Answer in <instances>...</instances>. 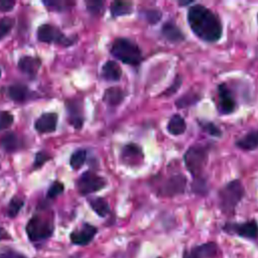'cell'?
<instances>
[{"mask_svg":"<svg viewBox=\"0 0 258 258\" xmlns=\"http://www.w3.org/2000/svg\"><path fill=\"white\" fill-rule=\"evenodd\" d=\"M9 235L8 233L6 232L5 229L3 228H0V240H3V239H9Z\"/></svg>","mask_w":258,"mask_h":258,"instance_id":"obj_42","label":"cell"},{"mask_svg":"<svg viewBox=\"0 0 258 258\" xmlns=\"http://www.w3.org/2000/svg\"><path fill=\"white\" fill-rule=\"evenodd\" d=\"M7 93L9 98L15 102H23L28 97V89L22 84H14L9 86Z\"/></svg>","mask_w":258,"mask_h":258,"instance_id":"obj_21","label":"cell"},{"mask_svg":"<svg viewBox=\"0 0 258 258\" xmlns=\"http://www.w3.org/2000/svg\"><path fill=\"white\" fill-rule=\"evenodd\" d=\"M187 23L191 31L203 41L214 43L223 35L220 17L202 4H194L187 10Z\"/></svg>","mask_w":258,"mask_h":258,"instance_id":"obj_1","label":"cell"},{"mask_svg":"<svg viewBox=\"0 0 258 258\" xmlns=\"http://www.w3.org/2000/svg\"><path fill=\"white\" fill-rule=\"evenodd\" d=\"M195 252L201 257V258H212L216 256L218 252V247L215 243H206L203 245H200L196 248H194Z\"/></svg>","mask_w":258,"mask_h":258,"instance_id":"obj_24","label":"cell"},{"mask_svg":"<svg viewBox=\"0 0 258 258\" xmlns=\"http://www.w3.org/2000/svg\"><path fill=\"white\" fill-rule=\"evenodd\" d=\"M122 157L126 163L135 165L143 158L142 149L137 144H127L122 150Z\"/></svg>","mask_w":258,"mask_h":258,"instance_id":"obj_16","label":"cell"},{"mask_svg":"<svg viewBox=\"0 0 258 258\" xmlns=\"http://www.w3.org/2000/svg\"><path fill=\"white\" fill-rule=\"evenodd\" d=\"M218 92V111L221 115H230L235 112L237 108V102L234 93L225 84H219L217 87Z\"/></svg>","mask_w":258,"mask_h":258,"instance_id":"obj_7","label":"cell"},{"mask_svg":"<svg viewBox=\"0 0 258 258\" xmlns=\"http://www.w3.org/2000/svg\"><path fill=\"white\" fill-rule=\"evenodd\" d=\"M87 157V152L85 149H78L76 150L70 159V164L74 169H79L80 167L83 166V164L86 161Z\"/></svg>","mask_w":258,"mask_h":258,"instance_id":"obj_28","label":"cell"},{"mask_svg":"<svg viewBox=\"0 0 258 258\" xmlns=\"http://www.w3.org/2000/svg\"><path fill=\"white\" fill-rule=\"evenodd\" d=\"M111 14L114 17L117 16H122V15H127L130 14L132 11V6L128 2H123V1H116L111 5Z\"/></svg>","mask_w":258,"mask_h":258,"instance_id":"obj_26","label":"cell"},{"mask_svg":"<svg viewBox=\"0 0 258 258\" xmlns=\"http://www.w3.org/2000/svg\"><path fill=\"white\" fill-rule=\"evenodd\" d=\"M52 232V223L40 216H33L26 225V234L31 242L43 241L49 238Z\"/></svg>","mask_w":258,"mask_h":258,"instance_id":"obj_5","label":"cell"},{"mask_svg":"<svg viewBox=\"0 0 258 258\" xmlns=\"http://www.w3.org/2000/svg\"><path fill=\"white\" fill-rule=\"evenodd\" d=\"M24 205V202L17 198V197H14L11 199L9 205H8V209H7V215L10 217V218H14L18 215L19 211L22 209Z\"/></svg>","mask_w":258,"mask_h":258,"instance_id":"obj_29","label":"cell"},{"mask_svg":"<svg viewBox=\"0 0 258 258\" xmlns=\"http://www.w3.org/2000/svg\"><path fill=\"white\" fill-rule=\"evenodd\" d=\"M142 16L149 24H155L161 19L162 13L158 9H145L142 11Z\"/></svg>","mask_w":258,"mask_h":258,"instance_id":"obj_30","label":"cell"},{"mask_svg":"<svg viewBox=\"0 0 258 258\" xmlns=\"http://www.w3.org/2000/svg\"><path fill=\"white\" fill-rule=\"evenodd\" d=\"M97 234V228L91 224L85 223L81 228L76 229L70 235L71 242L78 246H86L92 242Z\"/></svg>","mask_w":258,"mask_h":258,"instance_id":"obj_10","label":"cell"},{"mask_svg":"<svg viewBox=\"0 0 258 258\" xmlns=\"http://www.w3.org/2000/svg\"><path fill=\"white\" fill-rule=\"evenodd\" d=\"M86 5H87V9L94 15H98L102 13L104 9V2L102 1H87Z\"/></svg>","mask_w":258,"mask_h":258,"instance_id":"obj_33","label":"cell"},{"mask_svg":"<svg viewBox=\"0 0 258 258\" xmlns=\"http://www.w3.org/2000/svg\"><path fill=\"white\" fill-rule=\"evenodd\" d=\"M181 82H182V81H181V77L177 75V76L175 77V79L173 80L171 86L168 87V89L166 90L165 95H166V96H170V95L174 94V93L179 89V87H180V85H181Z\"/></svg>","mask_w":258,"mask_h":258,"instance_id":"obj_38","label":"cell"},{"mask_svg":"<svg viewBox=\"0 0 258 258\" xmlns=\"http://www.w3.org/2000/svg\"><path fill=\"white\" fill-rule=\"evenodd\" d=\"M50 158V156L44 152V151H39L36 153L35 155V159H34V164H33V167L34 168H39L43 165L44 162H46L48 159Z\"/></svg>","mask_w":258,"mask_h":258,"instance_id":"obj_36","label":"cell"},{"mask_svg":"<svg viewBox=\"0 0 258 258\" xmlns=\"http://www.w3.org/2000/svg\"><path fill=\"white\" fill-rule=\"evenodd\" d=\"M191 4H194V1H179L178 2V5L179 6H188V5H191Z\"/></svg>","mask_w":258,"mask_h":258,"instance_id":"obj_43","label":"cell"},{"mask_svg":"<svg viewBox=\"0 0 258 258\" xmlns=\"http://www.w3.org/2000/svg\"><path fill=\"white\" fill-rule=\"evenodd\" d=\"M110 51L114 57L130 66H138L142 60L140 47L128 38L119 37L115 39Z\"/></svg>","mask_w":258,"mask_h":258,"instance_id":"obj_4","label":"cell"},{"mask_svg":"<svg viewBox=\"0 0 258 258\" xmlns=\"http://www.w3.org/2000/svg\"><path fill=\"white\" fill-rule=\"evenodd\" d=\"M0 77H1V69H0Z\"/></svg>","mask_w":258,"mask_h":258,"instance_id":"obj_44","label":"cell"},{"mask_svg":"<svg viewBox=\"0 0 258 258\" xmlns=\"http://www.w3.org/2000/svg\"><path fill=\"white\" fill-rule=\"evenodd\" d=\"M102 77L110 82L119 81L122 76V70L120 66L114 60L106 61L101 69Z\"/></svg>","mask_w":258,"mask_h":258,"instance_id":"obj_17","label":"cell"},{"mask_svg":"<svg viewBox=\"0 0 258 258\" xmlns=\"http://www.w3.org/2000/svg\"><path fill=\"white\" fill-rule=\"evenodd\" d=\"M68 111H69V122L77 129H80L83 125V116L81 114V111L78 109L77 104H71L68 105Z\"/></svg>","mask_w":258,"mask_h":258,"instance_id":"obj_25","label":"cell"},{"mask_svg":"<svg viewBox=\"0 0 258 258\" xmlns=\"http://www.w3.org/2000/svg\"><path fill=\"white\" fill-rule=\"evenodd\" d=\"M57 114L54 112L43 113L34 123V128L39 133L53 132L57 125Z\"/></svg>","mask_w":258,"mask_h":258,"instance_id":"obj_12","label":"cell"},{"mask_svg":"<svg viewBox=\"0 0 258 258\" xmlns=\"http://www.w3.org/2000/svg\"><path fill=\"white\" fill-rule=\"evenodd\" d=\"M14 25V20L9 17H4L0 19V39L5 37Z\"/></svg>","mask_w":258,"mask_h":258,"instance_id":"obj_32","label":"cell"},{"mask_svg":"<svg viewBox=\"0 0 258 258\" xmlns=\"http://www.w3.org/2000/svg\"><path fill=\"white\" fill-rule=\"evenodd\" d=\"M191 189L194 192L198 195H206L208 191V185H207V180L205 177H200V178H194L192 184H191Z\"/></svg>","mask_w":258,"mask_h":258,"instance_id":"obj_31","label":"cell"},{"mask_svg":"<svg viewBox=\"0 0 258 258\" xmlns=\"http://www.w3.org/2000/svg\"><path fill=\"white\" fill-rule=\"evenodd\" d=\"M13 123V115L8 111H0V130L8 128Z\"/></svg>","mask_w":258,"mask_h":258,"instance_id":"obj_34","label":"cell"},{"mask_svg":"<svg viewBox=\"0 0 258 258\" xmlns=\"http://www.w3.org/2000/svg\"><path fill=\"white\" fill-rule=\"evenodd\" d=\"M210 152L209 144H192L183 154V161L192 178L204 177L203 173L208 163Z\"/></svg>","mask_w":258,"mask_h":258,"instance_id":"obj_2","label":"cell"},{"mask_svg":"<svg viewBox=\"0 0 258 258\" xmlns=\"http://www.w3.org/2000/svg\"><path fill=\"white\" fill-rule=\"evenodd\" d=\"M0 258H27V257L13 250H7V251L0 252Z\"/></svg>","mask_w":258,"mask_h":258,"instance_id":"obj_39","label":"cell"},{"mask_svg":"<svg viewBox=\"0 0 258 258\" xmlns=\"http://www.w3.org/2000/svg\"><path fill=\"white\" fill-rule=\"evenodd\" d=\"M245 196V188L241 180L233 179L227 182L218 192L219 207L226 215L235 212L236 207Z\"/></svg>","mask_w":258,"mask_h":258,"instance_id":"obj_3","label":"cell"},{"mask_svg":"<svg viewBox=\"0 0 258 258\" xmlns=\"http://www.w3.org/2000/svg\"><path fill=\"white\" fill-rule=\"evenodd\" d=\"M40 64V59L31 55H24L18 60L19 70L31 78L36 76Z\"/></svg>","mask_w":258,"mask_h":258,"instance_id":"obj_14","label":"cell"},{"mask_svg":"<svg viewBox=\"0 0 258 258\" xmlns=\"http://www.w3.org/2000/svg\"><path fill=\"white\" fill-rule=\"evenodd\" d=\"M257 22H258V14H257Z\"/></svg>","mask_w":258,"mask_h":258,"instance_id":"obj_45","label":"cell"},{"mask_svg":"<svg viewBox=\"0 0 258 258\" xmlns=\"http://www.w3.org/2000/svg\"><path fill=\"white\" fill-rule=\"evenodd\" d=\"M37 39L41 42H55L64 46L71 45L73 41L67 37L59 29L50 24H42L37 29Z\"/></svg>","mask_w":258,"mask_h":258,"instance_id":"obj_8","label":"cell"},{"mask_svg":"<svg viewBox=\"0 0 258 258\" xmlns=\"http://www.w3.org/2000/svg\"><path fill=\"white\" fill-rule=\"evenodd\" d=\"M106 180L93 171L84 172L77 181V189L81 195H89L104 188Z\"/></svg>","mask_w":258,"mask_h":258,"instance_id":"obj_6","label":"cell"},{"mask_svg":"<svg viewBox=\"0 0 258 258\" xmlns=\"http://www.w3.org/2000/svg\"><path fill=\"white\" fill-rule=\"evenodd\" d=\"M161 34L167 41L172 43L181 42L185 38L181 29L173 21H166L162 25Z\"/></svg>","mask_w":258,"mask_h":258,"instance_id":"obj_13","label":"cell"},{"mask_svg":"<svg viewBox=\"0 0 258 258\" xmlns=\"http://www.w3.org/2000/svg\"><path fill=\"white\" fill-rule=\"evenodd\" d=\"M202 96L192 91V90H189L188 92L184 93L183 95H181L176 101H175V106L179 109H183V108H187V107H190V106H194L196 105L200 100H201Z\"/></svg>","mask_w":258,"mask_h":258,"instance_id":"obj_20","label":"cell"},{"mask_svg":"<svg viewBox=\"0 0 258 258\" xmlns=\"http://www.w3.org/2000/svg\"><path fill=\"white\" fill-rule=\"evenodd\" d=\"M224 229L227 232L235 233L238 236L244 238L254 239L258 236V224L254 220L239 224H226Z\"/></svg>","mask_w":258,"mask_h":258,"instance_id":"obj_11","label":"cell"},{"mask_svg":"<svg viewBox=\"0 0 258 258\" xmlns=\"http://www.w3.org/2000/svg\"><path fill=\"white\" fill-rule=\"evenodd\" d=\"M15 5V1L12 0H0V11L1 12H8L13 9Z\"/></svg>","mask_w":258,"mask_h":258,"instance_id":"obj_40","label":"cell"},{"mask_svg":"<svg viewBox=\"0 0 258 258\" xmlns=\"http://www.w3.org/2000/svg\"><path fill=\"white\" fill-rule=\"evenodd\" d=\"M198 124L200 128L206 132L207 134L214 136V137H221L223 132L220 129L219 126H217L214 122L211 121H205V120H198Z\"/></svg>","mask_w":258,"mask_h":258,"instance_id":"obj_27","label":"cell"},{"mask_svg":"<svg viewBox=\"0 0 258 258\" xmlns=\"http://www.w3.org/2000/svg\"><path fill=\"white\" fill-rule=\"evenodd\" d=\"M125 98V94L124 91L121 88L118 87H111L108 88L103 96V100L110 106H117L120 103H122V101Z\"/></svg>","mask_w":258,"mask_h":258,"instance_id":"obj_19","label":"cell"},{"mask_svg":"<svg viewBox=\"0 0 258 258\" xmlns=\"http://www.w3.org/2000/svg\"><path fill=\"white\" fill-rule=\"evenodd\" d=\"M92 210L100 217H106L110 212V207L107 201L103 198H95L90 201Z\"/></svg>","mask_w":258,"mask_h":258,"instance_id":"obj_23","label":"cell"},{"mask_svg":"<svg viewBox=\"0 0 258 258\" xmlns=\"http://www.w3.org/2000/svg\"><path fill=\"white\" fill-rule=\"evenodd\" d=\"M235 145L245 151H252L258 148V129L251 130L236 140Z\"/></svg>","mask_w":258,"mask_h":258,"instance_id":"obj_15","label":"cell"},{"mask_svg":"<svg viewBox=\"0 0 258 258\" xmlns=\"http://www.w3.org/2000/svg\"><path fill=\"white\" fill-rule=\"evenodd\" d=\"M43 4L50 10H56V11H60L62 9H64L67 7V5H69L68 2H63V1H43Z\"/></svg>","mask_w":258,"mask_h":258,"instance_id":"obj_37","label":"cell"},{"mask_svg":"<svg viewBox=\"0 0 258 258\" xmlns=\"http://www.w3.org/2000/svg\"><path fill=\"white\" fill-rule=\"evenodd\" d=\"M0 145L1 147L8 151V152H13L19 147V139L14 133H6L0 140Z\"/></svg>","mask_w":258,"mask_h":258,"instance_id":"obj_22","label":"cell"},{"mask_svg":"<svg viewBox=\"0 0 258 258\" xmlns=\"http://www.w3.org/2000/svg\"><path fill=\"white\" fill-rule=\"evenodd\" d=\"M62 191H63V184L59 181H54L51 183V185L47 190V197L49 199H53L59 196Z\"/></svg>","mask_w":258,"mask_h":258,"instance_id":"obj_35","label":"cell"},{"mask_svg":"<svg viewBox=\"0 0 258 258\" xmlns=\"http://www.w3.org/2000/svg\"><path fill=\"white\" fill-rule=\"evenodd\" d=\"M182 258H201L196 252H195V250L192 249L191 251H185L184 253H183V257Z\"/></svg>","mask_w":258,"mask_h":258,"instance_id":"obj_41","label":"cell"},{"mask_svg":"<svg viewBox=\"0 0 258 258\" xmlns=\"http://www.w3.org/2000/svg\"><path fill=\"white\" fill-rule=\"evenodd\" d=\"M186 177L183 174H173L162 183L159 188V194L164 197H174L181 195L186 187Z\"/></svg>","mask_w":258,"mask_h":258,"instance_id":"obj_9","label":"cell"},{"mask_svg":"<svg viewBox=\"0 0 258 258\" xmlns=\"http://www.w3.org/2000/svg\"><path fill=\"white\" fill-rule=\"evenodd\" d=\"M166 129H167L168 133L173 136L181 135L186 130L185 120L179 114H174L169 118Z\"/></svg>","mask_w":258,"mask_h":258,"instance_id":"obj_18","label":"cell"}]
</instances>
